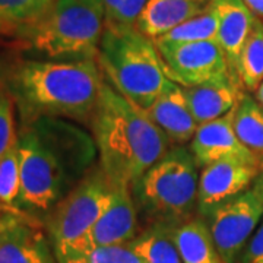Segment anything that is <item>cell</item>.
Wrapping results in <instances>:
<instances>
[{
  "mask_svg": "<svg viewBox=\"0 0 263 263\" xmlns=\"http://www.w3.org/2000/svg\"><path fill=\"white\" fill-rule=\"evenodd\" d=\"M259 164L227 158L202 168L197 187V211L206 216L219 203L243 193L253 184Z\"/></svg>",
  "mask_w": 263,
  "mask_h": 263,
  "instance_id": "10",
  "label": "cell"
},
{
  "mask_svg": "<svg viewBox=\"0 0 263 263\" xmlns=\"http://www.w3.org/2000/svg\"><path fill=\"white\" fill-rule=\"evenodd\" d=\"M208 0H149L136 21V28L152 41L199 15Z\"/></svg>",
  "mask_w": 263,
  "mask_h": 263,
  "instance_id": "17",
  "label": "cell"
},
{
  "mask_svg": "<svg viewBox=\"0 0 263 263\" xmlns=\"http://www.w3.org/2000/svg\"><path fill=\"white\" fill-rule=\"evenodd\" d=\"M143 111L165 133L171 143L184 145L192 142L199 127L189 107L184 88L171 79L167 81L155 101Z\"/></svg>",
  "mask_w": 263,
  "mask_h": 263,
  "instance_id": "13",
  "label": "cell"
},
{
  "mask_svg": "<svg viewBox=\"0 0 263 263\" xmlns=\"http://www.w3.org/2000/svg\"><path fill=\"white\" fill-rule=\"evenodd\" d=\"M176 228L168 224H149L129 246L143 263H183L176 243Z\"/></svg>",
  "mask_w": 263,
  "mask_h": 263,
  "instance_id": "18",
  "label": "cell"
},
{
  "mask_svg": "<svg viewBox=\"0 0 263 263\" xmlns=\"http://www.w3.org/2000/svg\"><path fill=\"white\" fill-rule=\"evenodd\" d=\"M252 189L263 202V158L259 164V173H257V177L254 179L253 184H252Z\"/></svg>",
  "mask_w": 263,
  "mask_h": 263,
  "instance_id": "30",
  "label": "cell"
},
{
  "mask_svg": "<svg viewBox=\"0 0 263 263\" xmlns=\"http://www.w3.org/2000/svg\"><path fill=\"white\" fill-rule=\"evenodd\" d=\"M60 263H143L129 245L94 246Z\"/></svg>",
  "mask_w": 263,
  "mask_h": 263,
  "instance_id": "25",
  "label": "cell"
},
{
  "mask_svg": "<svg viewBox=\"0 0 263 263\" xmlns=\"http://www.w3.org/2000/svg\"><path fill=\"white\" fill-rule=\"evenodd\" d=\"M19 209L47 215L94 168L97 143L88 133L56 117L28 123L18 135Z\"/></svg>",
  "mask_w": 263,
  "mask_h": 263,
  "instance_id": "1",
  "label": "cell"
},
{
  "mask_svg": "<svg viewBox=\"0 0 263 263\" xmlns=\"http://www.w3.org/2000/svg\"><path fill=\"white\" fill-rule=\"evenodd\" d=\"M149 0H103L105 24L135 27Z\"/></svg>",
  "mask_w": 263,
  "mask_h": 263,
  "instance_id": "26",
  "label": "cell"
},
{
  "mask_svg": "<svg viewBox=\"0 0 263 263\" xmlns=\"http://www.w3.org/2000/svg\"><path fill=\"white\" fill-rule=\"evenodd\" d=\"M165 65L168 79L184 88L233 78L226 56L216 41L161 43L154 41Z\"/></svg>",
  "mask_w": 263,
  "mask_h": 263,
  "instance_id": "9",
  "label": "cell"
},
{
  "mask_svg": "<svg viewBox=\"0 0 263 263\" xmlns=\"http://www.w3.org/2000/svg\"><path fill=\"white\" fill-rule=\"evenodd\" d=\"M176 243L183 263H224L206 219L192 218L177 227Z\"/></svg>",
  "mask_w": 263,
  "mask_h": 263,
  "instance_id": "19",
  "label": "cell"
},
{
  "mask_svg": "<svg viewBox=\"0 0 263 263\" xmlns=\"http://www.w3.org/2000/svg\"><path fill=\"white\" fill-rule=\"evenodd\" d=\"M103 82L94 59L21 60L6 75L8 89L27 124L43 117H92Z\"/></svg>",
  "mask_w": 263,
  "mask_h": 263,
  "instance_id": "2",
  "label": "cell"
},
{
  "mask_svg": "<svg viewBox=\"0 0 263 263\" xmlns=\"http://www.w3.org/2000/svg\"><path fill=\"white\" fill-rule=\"evenodd\" d=\"M97 59L108 84L142 110L155 101L168 81L155 43L136 27L105 24Z\"/></svg>",
  "mask_w": 263,
  "mask_h": 263,
  "instance_id": "4",
  "label": "cell"
},
{
  "mask_svg": "<svg viewBox=\"0 0 263 263\" xmlns=\"http://www.w3.org/2000/svg\"><path fill=\"white\" fill-rule=\"evenodd\" d=\"M104 28L103 0H54L19 38L50 59L86 60L98 56Z\"/></svg>",
  "mask_w": 263,
  "mask_h": 263,
  "instance_id": "6",
  "label": "cell"
},
{
  "mask_svg": "<svg viewBox=\"0 0 263 263\" xmlns=\"http://www.w3.org/2000/svg\"><path fill=\"white\" fill-rule=\"evenodd\" d=\"M138 209L127 186H114L103 215L88 237L89 247L129 245L138 235Z\"/></svg>",
  "mask_w": 263,
  "mask_h": 263,
  "instance_id": "12",
  "label": "cell"
},
{
  "mask_svg": "<svg viewBox=\"0 0 263 263\" xmlns=\"http://www.w3.org/2000/svg\"><path fill=\"white\" fill-rule=\"evenodd\" d=\"M235 75L249 92H254L263 82V19L254 21L237 60Z\"/></svg>",
  "mask_w": 263,
  "mask_h": 263,
  "instance_id": "21",
  "label": "cell"
},
{
  "mask_svg": "<svg viewBox=\"0 0 263 263\" xmlns=\"http://www.w3.org/2000/svg\"><path fill=\"white\" fill-rule=\"evenodd\" d=\"M218 35V16L215 9L206 3L205 9L199 15L183 22L177 28L170 31L164 37L155 41L161 43H199V41H216Z\"/></svg>",
  "mask_w": 263,
  "mask_h": 263,
  "instance_id": "23",
  "label": "cell"
},
{
  "mask_svg": "<svg viewBox=\"0 0 263 263\" xmlns=\"http://www.w3.org/2000/svg\"><path fill=\"white\" fill-rule=\"evenodd\" d=\"M233 127L238 141L252 151L256 157L263 158V107L256 98L243 94L234 107Z\"/></svg>",
  "mask_w": 263,
  "mask_h": 263,
  "instance_id": "20",
  "label": "cell"
},
{
  "mask_svg": "<svg viewBox=\"0 0 263 263\" xmlns=\"http://www.w3.org/2000/svg\"><path fill=\"white\" fill-rule=\"evenodd\" d=\"M206 222L224 263H240L250 237L263 219V202L249 189L215 206Z\"/></svg>",
  "mask_w": 263,
  "mask_h": 263,
  "instance_id": "8",
  "label": "cell"
},
{
  "mask_svg": "<svg viewBox=\"0 0 263 263\" xmlns=\"http://www.w3.org/2000/svg\"><path fill=\"white\" fill-rule=\"evenodd\" d=\"M247 8L254 13V16L263 19V0H243Z\"/></svg>",
  "mask_w": 263,
  "mask_h": 263,
  "instance_id": "31",
  "label": "cell"
},
{
  "mask_svg": "<svg viewBox=\"0 0 263 263\" xmlns=\"http://www.w3.org/2000/svg\"><path fill=\"white\" fill-rule=\"evenodd\" d=\"M240 263H263V219L246 245Z\"/></svg>",
  "mask_w": 263,
  "mask_h": 263,
  "instance_id": "28",
  "label": "cell"
},
{
  "mask_svg": "<svg viewBox=\"0 0 263 263\" xmlns=\"http://www.w3.org/2000/svg\"><path fill=\"white\" fill-rule=\"evenodd\" d=\"M5 212H16V211L10 209V208H8L6 205H3V203L0 202V215H2V214H5ZM18 214H21V212H18Z\"/></svg>",
  "mask_w": 263,
  "mask_h": 263,
  "instance_id": "33",
  "label": "cell"
},
{
  "mask_svg": "<svg viewBox=\"0 0 263 263\" xmlns=\"http://www.w3.org/2000/svg\"><path fill=\"white\" fill-rule=\"evenodd\" d=\"M16 139L18 136L15 133L12 95L0 86V158L9 151Z\"/></svg>",
  "mask_w": 263,
  "mask_h": 263,
  "instance_id": "27",
  "label": "cell"
},
{
  "mask_svg": "<svg viewBox=\"0 0 263 263\" xmlns=\"http://www.w3.org/2000/svg\"><path fill=\"white\" fill-rule=\"evenodd\" d=\"M233 117L234 110L197 127L190 142V152L199 167H205L227 158L260 164V158L238 141L233 127Z\"/></svg>",
  "mask_w": 263,
  "mask_h": 263,
  "instance_id": "11",
  "label": "cell"
},
{
  "mask_svg": "<svg viewBox=\"0 0 263 263\" xmlns=\"http://www.w3.org/2000/svg\"><path fill=\"white\" fill-rule=\"evenodd\" d=\"M21 161L19 143L16 142L0 158V202L10 209L21 212Z\"/></svg>",
  "mask_w": 263,
  "mask_h": 263,
  "instance_id": "24",
  "label": "cell"
},
{
  "mask_svg": "<svg viewBox=\"0 0 263 263\" xmlns=\"http://www.w3.org/2000/svg\"><path fill=\"white\" fill-rule=\"evenodd\" d=\"M100 167L114 186L132 187L168 152L170 139L146 113L103 82L92 114Z\"/></svg>",
  "mask_w": 263,
  "mask_h": 263,
  "instance_id": "3",
  "label": "cell"
},
{
  "mask_svg": "<svg viewBox=\"0 0 263 263\" xmlns=\"http://www.w3.org/2000/svg\"><path fill=\"white\" fill-rule=\"evenodd\" d=\"M111 192V181L101 167H97L48 214L47 233L57 263L91 249L88 237L108 205Z\"/></svg>",
  "mask_w": 263,
  "mask_h": 263,
  "instance_id": "7",
  "label": "cell"
},
{
  "mask_svg": "<svg viewBox=\"0 0 263 263\" xmlns=\"http://www.w3.org/2000/svg\"><path fill=\"white\" fill-rule=\"evenodd\" d=\"M208 2L215 9L218 16L216 43L226 56L231 75L238 82L235 75L237 60L246 40L253 28L256 16L247 8L243 0H208Z\"/></svg>",
  "mask_w": 263,
  "mask_h": 263,
  "instance_id": "14",
  "label": "cell"
},
{
  "mask_svg": "<svg viewBox=\"0 0 263 263\" xmlns=\"http://www.w3.org/2000/svg\"><path fill=\"white\" fill-rule=\"evenodd\" d=\"M254 98H256V101L263 107V82L260 84V86L254 91Z\"/></svg>",
  "mask_w": 263,
  "mask_h": 263,
  "instance_id": "32",
  "label": "cell"
},
{
  "mask_svg": "<svg viewBox=\"0 0 263 263\" xmlns=\"http://www.w3.org/2000/svg\"><path fill=\"white\" fill-rule=\"evenodd\" d=\"M27 218L24 214L18 212H5L0 215V234H3L5 231H8L10 228L16 227L21 222H25Z\"/></svg>",
  "mask_w": 263,
  "mask_h": 263,
  "instance_id": "29",
  "label": "cell"
},
{
  "mask_svg": "<svg viewBox=\"0 0 263 263\" xmlns=\"http://www.w3.org/2000/svg\"><path fill=\"white\" fill-rule=\"evenodd\" d=\"M0 263H57L48 235L25 221L0 234Z\"/></svg>",
  "mask_w": 263,
  "mask_h": 263,
  "instance_id": "15",
  "label": "cell"
},
{
  "mask_svg": "<svg viewBox=\"0 0 263 263\" xmlns=\"http://www.w3.org/2000/svg\"><path fill=\"white\" fill-rule=\"evenodd\" d=\"M199 165L190 149L177 145L133 183L138 215L149 224L181 226L197 209Z\"/></svg>",
  "mask_w": 263,
  "mask_h": 263,
  "instance_id": "5",
  "label": "cell"
},
{
  "mask_svg": "<svg viewBox=\"0 0 263 263\" xmlns=\"http://www.w3.org/2000/svg\"><path fill=\"white\" fill-rule=\"evenodd\" d=\"M54 0H0V35H22Z\"/></svg>",
  "mask_w": 263,
  "mask_h": 263,
  "instance_id": "22",
  "label": "cell"
},
{
  "mask_svg": "<svg viewBox=\"0 0 263 263\" xmlns=\"http://www.w3.org/2000/svg\"><path fill=\"white\" fill-rule=\"evenodd\" d=\"M241 91V85L233 78L184 88L189 107L199 126L233 111L243 95Z\"/></svg>",
  "mask_w": 263,
  "mask_h": 263,
  "instance_id": "16",
  "label": "cell"
}]
</instances>
